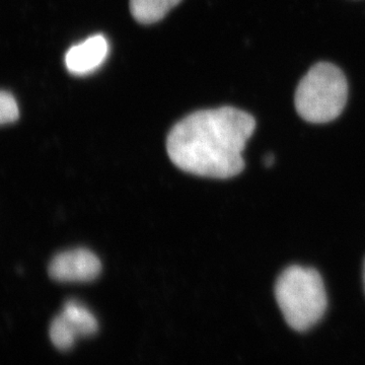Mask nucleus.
<instances>
[{
	"instance_id": "obj_8",
	"label": "nucleus",
	"mask_w": 365,
	"mask_h": 365,
	"mask_svg": "<svg viewBox=\"0 0 365 365\" xmlns=\"http://www.w3.org/2000/svg\"><path fill=\"white\" fill-rule=\"evenodd\" d=\"M19 117L20 110L14 96L0 91V125L14 123Z\"/></svg>"
},
{
	"instance_id": "obj_4",
	"label": "nucleus",
	"mask_w": 365,
	"mask_h": 365,
	"mask_svg": "<svg viewBox=\"0 0 365 365\" xmlns=\"http://www.w3.org/2000/svg\"><path fill=\"white\" fill-rule=\"evenodd\" d=\"M98 330V322L95 314L81 302L69 300L61 313L53 319L49 335L57 349L68 350L79 338L91 337Z\"/></svg>"
},
{
	"instance_id": "obj_9",
	"label": "nucleus",
	"mask_w": 365,
	"mask_h": 365,
	"mask_svg": "<svg viewBox=\"0 0 365 365\" xmlns=\"http://www.w3.org/2000/svg\"><path fill=\"white\" fill-rule=\"evenodd\" d=\"M274 162H275V158H274L272 153H269V155H266V157L264 158V163H265L266 167H271Z\"/></svg>"
},
{
	"instance_id": "obj_5",
	"label": "nucleus",
	"mask_w": 365,
	"mask_h": 365,
	"mask_svg": "<svg viewBox=\"0 0 365 365\" xmlns=\"http://www.w3.org/2000/svg\"><path fill=\"white\" fill-rule=\"evenodd\" d=\"M101 271L102 263L97 255L83 248L56 255L48 268L50 277L58 282H91Z\"/></svg>"
},
{
	"instance_id": "obj_2",
	"label": "nucleus",
	"mask_w": 365,
	"mask_h": 365,
	"mask_svg": "<svg viewBox=\"0 0 365 365\" xmlns=\"http://www.w3.org/2000/svg\"><path fill=\"white\" fill-rule=\"evenodd\" d=\"M275 297L290 328L304 332L323 318L327 294L318 271L292 266L281 273L275 284Z\"/></svg>"
},
{
	"instance_id": "obj_6",
	"label": "nucleus",
	"mask_w": 365,
	"mask_h": 365,
	"mask_svg": "<svg viewBox=\"0 0 365 365\" xmlns=\"http://www.w3.org/2000/svg\"><path fill=\"white\" fill-rule=\"evenodd\" d=\"M109 45L104 36L95 35L73 46L66 55V66L73 74H86L97 69L107 57Z\"/></svg>"
},
{
	"instance_id": "obj_7",
	"label": "nucleus",
	"mask_w": 365,
	"mask_h": 365,
	"mask_svg": "<svg viewBox=\"0 0 365 365\" xmlns=\"http://www.w3.org/2000/svg\"><path fill=\"white\" fill-rule=\"evenodd\" d=\"M181 0H130L132 16L144 25L157 23L165 18Z\"/></svg>"
},
{
	"instance_id": "obj_3",
	"label": "nucleus",
	"mask_w": 365,
	"mask_h": 365,
	"mask_svg": "<svg viewBox=\"0 0 365 365\" xmlns=\"http://www.w3.org/2000/svg\"><path fill=\"white\" fill-rule=\"evenodd\" d=\"M348 97L343 72L331 63L316 64L300 81L295 93V108L311 123H328L339 117Z\"/></svg>"
},
{
	"instance_id": "obj_10",
	"label": "nucleus",
	"mask_w": 365,
	"mask_h": 365,
	"mask_svg": "<svg viewBox=\"0 0 365 365\" xmlns=\"http://www.w3.org/2000/svg\"><path fill=\"white\" fill-rule=\"evenodd\" d=\"M364 288H365V264H364Z\"/></svg>"
},
{
	"instance_id": "obj_1",
	"label": "nucleus",
	"mask_w": 365,
	"mask_h": 365,
	"mask_svg": "<svg viewBox=\"0 0 365 365\" xmlns=\"http://www.w3.org/2000/svg\"><path fill=\"white\" fill-rule=\"evenodd\" d=\"M255 128L254 117L235 108L195 112L170 131L168 155L189 174L228 179L244 170L242 151Z\"/></svg>"
}]
</instances>
